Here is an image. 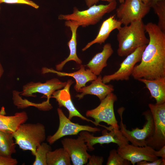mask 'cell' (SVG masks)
I'll use <instances>...</instances> for the list:
<instances>
[{"instance_id": "20", "label": "cell", "mask_w": 165, "mask_h": 165, "mask_svg": "<svg viewBox=\"0 0 165 165\" xmlns=\"http://www.w3.org/2000/svg\"><path fill=\"white\" fill-rule=\"evenodd\" d=\"M113 53L111 44H105L101 52L97 53L86 65L94 75H99L107 66V62Z\"/></svg>"}, {"instance_id": "9", "label": "cell", "mask_w": 165, "mask_h": 165, "mask_svg": "<svg viewBox=\"0 0 165 165\" xmlns=\"http://www.w3.org/2000/svg\"><path fill=\"white\" fill-rule=\"evenodd\" d=\"M57 112L59 120L58 128L52 135L48 136L47 141L52 145L61 138L67 135H75L82 131L95 133L100 131V129L88 125H84L72 122L64 115L61 109L58 108Z\"/></svg>"}, {"instance_id": "35", "label": "cell", "mask_w": 165, "mask_h": 165, "mask_svg": "<svg viewBox=\"0 0 165 165\" xmlns=\"http://www.w3.org/2000/svg\"><path fill=\"white\" fill-rule=\"evenodd\" d=\"M161 0H151L150 4L149 5V6L151 7V6L154 5L155 3Z\"/></svg>"}, {"instance_id": "18", "label": "cell", "mask_w": 165, "mask_h": 165, "mask_svg": "<svg viewBox=\"0 0 165 165\" xmlns=\"http://www.w3.org/2000/svg\"><path fill=\"white\" fill-rule=\"evenodd\" d=\"M122 24L120 21L115 19V15L110 16L103 22L96 37L88 43L82 49V51H85L94 44H101L104 43L111 32L116 29L119 30L121 27Z\"/></svg>"}, {"instance_id": "38", "label": "cell", "mask_w": 165, "mask_h": 165, "mask_svg": "<svg viewBox=\"0 0 165 165\" xmlns=\"http://www.w3.org/2000/svg\"><path fill=\"white\" fill-rule=\"evenodd\" d=\"M119 0V3H123L125 0Z\"/></svg>"}, {"instance_id": "1", "label": "cell", "mask_w": 165, "mask_h": 165, "mask_svg": "<svg viewBox=\"0 0 165 165\" xmlns=\"http://www.w3.org/2000/svg\"><path fill=\"white\" fill-rule=\"evenodd\" d=\"M149 41L145 48L140 63L135 65L131 75L136 80H153L165 77V33L152 22L145 24Z\"/></svg>"}, {"instance_id": "3", "label": "cell", "mask_w": 165, "mask_h": 165, "mask_svg": "<svg viewBox=\"0 0 165 165\" xmlns=\"http://www.w3.org/2000/svg\"><path fill=\"white\" fill-rule=\"evenodd\" d=\"M16 145L23 150H29L35 155L38 147L46 139L44 126L40 123L21 124L13 133Z\"/></svg>"}, {"instance_id": "31", "label": "cell", "mask_w": 165, "mask_h": 165, "mask_svg": "<svg viewBox=\"0 0 165 165\" xmlns=\"http://www.w3.org/2000/svg\"><path fill=\"white\" fill-rule=\"evenodd\" d=\"M138 165H165V159L161 158L152 161H147L144 160L137 163Z\"/></svg>"}, {"instance_id": "6", "label": "cell", "mask_w": 165, "mask_h": 165, "mask_svg": "<svg viewBox=\"0 0 165 165\" xmlns=\"http://www.w3.org/2000/svg\"><path fill=\"white\" fill-rule=\"evenodd\" d=\"M117 100V97L115 94L112 92L110 93L101 101L98 106L87 111L86 116L93 118L95 125L96 126H101L100 123L104 122L114 129H119V126L116 119L114 110V103Z\"/></svg>"}, {"instance_id": "22", "label": "cell", "mask_w": 165, "mask_h": 165, "mask_svg": "<svg viewBox=\"0 0 165 165\" xmlns=\"http://www.w3.org/2000/svg\"><path fill=\"white\" fill-rule=\"evenodd\" d=\"M138 80L145 84L151 96L156 100V104L165 103V77L153 80L140 78Z\"/></svg>"}, {"instance_id": "24", "label": "cell", "mask_w": 165, "mask_h": 165, "mask_svg": "<svg viewBox=\"0 0 165 165\" xmlns=\"http://www.w3.org/2000/svg\"><path fill=\"white\" fill-rule=\"evenodd\" d=\"M71 160L69 155L63 148L50 151L47 155V165H70Z\"/></svg>"}, {"instance_id": "16", "label": "cell", "mask_w": 165, "mask_h": 165, "mask_svg": "<svg viewBox=\"0 0 165 165\" xmlns=\"http://www.w3.org/2000/svg\"><path fill=\"white\" fill-rule=\"evenodd\" d=\"M42 73L45 74L48 73H55L59 76H71L76 81V84L74 88L76 91L79 92L80 89L86 86V83L90 81L95 79L97 77L89 69H85V66L81 65L78 71L72 73H68L61 72L55 70L53 69L45 67L42 69Z\"/></svg>"}, {"instance_id": "5", "label": "cell", "mask_w": 165, "mask_h": 165, "mask_svg": "<svg viewBox=\"0 0 165 165\" xmlns=\"http://www.w3.org/2000/svg\"><path fill=\"white\" fill-rule=\"evenodd\" d=\"M123 110H119L118 112L120 118L119 128L122 134L132 145L138 146L147 145L146 141L153 135L154 130L153 119L150 110L143 113L146 121L142 129L138 127L127 130L125 124L123 123L122 114Z\"/></svg>"}, {"instance_id": "11", "label": "cell", "mask_w": 165, "mask_h": 165, "mask_svg": "<svg viewBox=\"0 0 165 165\" xmlns=\"http://www.w3.org/2000/svg\"><path fill=\"white\" fill-rule=\"evenodd\" d=\"M109 132L104 130L102 132V135L99 136H94L86 131L80 132L79 135L84 140L90 151H93L94 148L93 146L97 144L103 145L113 143L116 144L118 147H121L128 144V141L123 136L120 130L112 129Z\"/></svg>"}, {"instance_id": "10", "label": "cell", "mask_w": 165, "mask_h": 165, "mask_svg": "<svg viewBox=\"0 0 165 165\" xmlns=\"http://www.w3.org/2000/svg\"><path fill=\"white\" fill-rule=\"evenodd\" d=\"M146 46L138 47L127 56L116 72L112 74L105 75L102 78L103 82L106 84L112 81L129 80L136 64L141 61L142 53Z\"/></svg>"}, {"instance_id": "13", "label": "cell", "mask_w": 165, "mask_h": 165, "mask_svg": "<svg viewBox=\"0 0 165 165\" xmlns=\"http://www.w3.org/2000/svg\"><path fill=\"white\" fill-rule=\"evenodd\" d=\"M61 142L69 155L74 165L86 164L91 156L87 152L88 148L83 138L79 136L76 138H65Z\"/></svg>"}, {"instance_id": "15", "label": "cell", "mask_w": 165, "mask_h": 165, "mask_svg": "<svg viewBox=\"0 0 165 165\" xmlns=\"http://www.w3.org/2000/svg\"><path fill=\"white\" fill-rule=\"evenodd\" d=\"M74 82L72 79H68L66 86L62 90L54 91L51 98L56 99L60 107H64L69 112L68 118L71 120L74 117H77L82 120L90 122L95 125L94 121L84 117L76 109L72 101L70 92V89Z\"/></svg>"}, {"instance_id": "21", "label": "cell", "mask_w": 165, "mask_h": 165, "mask_svg": "<svg viewBox=\"0 0 165 165\" xmlns=\"http://www.w3.org/2000/svg\"><path fill=\"white\" fill-rule=\"evenodd\" d=\"M28 118L27 113L24 111L17 112L10 116L0 114V130L13 134Z\"/></svg>"}, {"instance_id": "4", "label": "cell", "mask_w": 165, "mask_h": 165, "mask_svg": "<svg viewBox=\"0 0 165 165\" xmlns=\"http://www.w3.org/2000/svg\"><path fill=\"white\" fill-rule=\"evenodd\" d=\"M117 4L116 0H114L107 5L94 4L87 9L82 11H80L75 7L72 13L61 14L58 18L60 20L75 21L79 26L85 27L97 24L105 15L115 9Z\"/></svg>"}, {"instance_id": "34", "label": "cell", "mask_w": 165, "mask_h": 165, "mask_svg": "<svg viewBox=\"0 0 165 165\" xmlns=\"http://www.w3.org/2000/svg\"><path fill=\"white\" fill-rule=\"evenodd\" d=\"M4 69L0 62V79L4 73Z\"/></svg>"}, {"instance_id": "23", "label": "cell", "mask_w": 165, "mask_h": 165, "mask_svg": "<svg viewBox=\"0 0 165 165\" xmlns=\"http://www.w3.org/2000/svg\"><path fill=\"white\" fill-rule=\"evenodd\" d=\"M13 134L0 130V156L10 157L16 152Z\"/></svg>"}, {"instance_id": "19", "label": "cell", "mask_w": 165, "mask_h": 165, "mask_svg": "<svg viewBox=\"0 0 165 165\" xmlns=\"http://www.w3.org/2000/svg\"><path fill=\"white\" fill-rule=\"evenodd\" d=\"M65 25L70 28L72 33L71 38L68 43L70 54L67 58L56 66V69L58 71L62 70L64 65L70 61H74L79 64L82 63V60L78 57L76 52L77 31L79 26L75 21L70 20H66Z\"/></svg>"}, {"instance_id": "26", "label": "cell", "mask_w": 165, "mask_h": 165, "mask_svg": "<svg viewBox=\"0 0 165 165\" xmlns=\"http://www.w3.org/2000/svg\"><path fill=\"white\" fill-rule=\"evenodd\" d=\"M158 17L157 24L160 28L165 33V0L159 1L152 6Z\"/></svg>"}, {"instance_id": "2", "label": "cell", "mask_w": 165, "mask_h": 165, "mask_svg": "<svg viewBox=\"0 0 165 165\" xmlns=\"http://www.w3.org/2000/svg\"><path fill=\"white\" fill-rule=\"evenodd\" d=\"M118 31L117 53L120 57L127 56L138 47L146 45L149 42V38L145 35V24L142 20L121 27Z\"/></svg>"}, {"instance_id": "36", "label": "cell", "mask_w": 165, "mask_h": 165, "mask_svg": "<svg viewBox=\"0 0 165 165\" xmlns=\"http://www.w3.org/2000/svg\"><path fill=\"white\" fill-rule=\"evenodd\" d=\"M141 0L145 4L148 5L149 6L151 1V0Z\"/></svg>"}, {"instance_id": "7", "label": "cell", "mask_w": 165, "mask_h": 165, "mask_svg": "<svg viewBox=\"0 0 165 165\" xmlns=\"http://www.w3.org/2000/svg\"><path fill=\"white\" fill-rule=\"evenodd\" d=\"M154 123L152 136L146 141L147 145L158 150L165 145V103L148 104Z\"/></svg>"}, {"instance_id": "25", "label": "cell", "mask_w": 165, "mask_h": 165, "mask_svg": "<svg viewBox=\"0 0 165 165\" xmlns=\"http://www.w3.org/2000/svg\"><path fill=\"white\" fill-rule=\"evenodd\" d=\"M52 149L47 143L43 142L37 148L33 165H47L46 158L48 153Z\"/></svg>"}, {"instance_id": "33", "label": "cell", "mask_w": 165, "mask_h": 165, "mask_svg": "<svg viewBox=\"0 0 165 165\" xmlns=\"http://www.w3.org/2000/svg\"><path fill=\"white\" fill-rule=\"evenodd\" d=\"M100 0H85V2L86 6L89 7L91 6L96 4Z\"/></svg>"}, {"instance_id": "39", "label": "cell", "mask_w": 165, "mask_h": 165, "mask_svg": "<svg viewBox=\"0 0 165 165\" xmlns=\"http://www.w3.org/2000/svg\"><path fill=\"white\" fill-rule=\"evenodd\" d=\"M1 3V0H0V4ZM0 9H1V8H0Z\"/></svg>"}, {"instance_id": "12", "label": "cell", "mask_w": 165, "mask_h": 165, "mask_svg": "<svg viewBox=\"0 0 165 165\" xmlns=\"http://www.w3.org/2000/svg\"><path fill=\"white\" fill-rule=\"evenodd\" d=\"M117 151L123 158L133 165L142 161L152 162L158 159L155 155L156 150L148 145L138 146L128 144L118 147Z\"/></svg>"}, {"instance_id": "17", "label": "cell", "mask_w": 165, "mask_h": 165, "mask_svg": "<svg viewBox=\"0 0 165 165\" xmlns=\"http://www.w3.org/2000/svg\"><path fill=\"white\" fill-rule=\"evenodd\" d=\"M114 91L113 86L104 83L103 82L101 75H100L91 82L90 85L81 88L79 92L81 93L77 94L75 97L80 100L86 95H93L97 96L101 101Z\"/></svg>"}, {"instance_id": "27", "label": "cell", "mask_w": 165, "mask_h": 165, "mask_svg": "<svg viewBox=\"0 0 165 165\" xmlns=\"http://www.w3.org/2000/svg\"><path fill=\"white\" fill-rule=\"evenodd\" d=\"M131 164L129 161L123 158L117 152V150H111L106 163L107 165H129Z\"/></svg>"}, {"instance_id": "8", "label": "cell", "mask_w": 165, "mask_h": 165, "mask_svg": "<svg viewBox=\"0 0 165 165\" xmlns=\"http://www.w3.org/2000/svg\"><path fill=\"white\" fill-rule=\"evenodd\" d=\"M150 8L141 0H125L117 9L116 16L122 24L128 25L132 22L142 20Z\"/></svg>"}, {"instance_id": "29", "label": "cell", "mask_w": 165, "mask_h": 165, "mask_svg": "<svg viewBox=\"0 0 165 165\" xmlns=\"http://www.w3.org/2000/svg\"><path fill=\"white\" fill-rule=\"evenodd\" d=\"M104 160L102 156L93 155L90 156L86 164L87 165H102Z\"/></svg>"}, {"instance_id": "28", "label": "cell", "mask_w": 165, "mask_h": 165, "mask_svg": "<svg viewBox=\"0 0 165 165\" xmlns=\"http://www.w3.org/2000/svg\"><path fill=\"white\" fill-rule=\"evenodd\" d=\"M1 3L8 4H25L38 9L39 6L32 1L30 0H0Z\"/></svg>"}, {"instance_id": "14", "label": "cell", "mask_w": 165, "mask_h": 165, "mask_svg": "<svg viewBox=\"0 0 165 165\" xmlns=\"http://www.w3.org/2000/svg\"><path fill=\"white\" fill-rule=\"evenodd\" d=\"M67 82H63L57 78H53L47 80L44 83L33 82L28 83L23 87V90L20 92V95L25 97H35L34 94L39 93L43 94L50 101L53 93L55 91L64 88Z\"/></svg>"}, {"instance_id": "32", "label": "cell", "mask_w": 165, "mask_h": 165, "mask_svg": "<svg viewBox=\"0 0 165 165\" xmlns=\"http://www.w3.org/2000/svg\"><path fill=\"white\" fill-rule=\"evenodd\" d=\"M155 155L158 157L165 159V145L158 150L156 151Z\"/></svg>"}, {"instance_id": "30", "label": "cell", "mask_w": 165, "mask_h": 165, "mask_svg": "<svg viewBox=\"0 0 165 165\" xmlns=\"http://www.w3.org/2000/svg\"><path fill=\"white\" fill-rule=\"evenodd\" d=\"M17 163L16 159L0 156V165H16Z\"/></svg>"}, {"instance_id": "37", "label": "cell", "mask_w": 165, "mask_h": 165, "mask_svg": "<svg viewBox=\"0 0 165 165\" xmlns=\"http://www.w3.org/2000/svg\"><path fill=\"white\" fill-rule=\"evenodd\" d=\"M101 0L102 1H106L109 3L110 2H112L114 0Z\"/></svg>"}]
</instances>
